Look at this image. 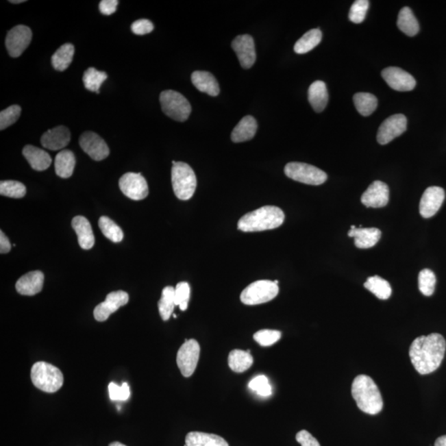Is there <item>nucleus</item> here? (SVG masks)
Returning a JSON list of instances; mask_svg holds the SVG:
<instances>
[{"label":"nucleus","mask_w":446,"mask_h":446,"mask_svg":"<svg viewBox=\"0 0 446 446\" xmlns=\"http://www.w3.org/2000/svg\"><path fill=\"white\" fill-rule=\"evenodd\" d=\"M131 29L136 35L143 36L151 33L154 29V25L150 20L139 19L132 24Z\"/></svg>","instance_id":"obj_46"},{"label":"nucleus","mask_w":446,"mask_h":446,"mask_svg":"<svg viewBox=\"0 0 446 446\" xmlns=\"http://www.w3.org/2000/svg\"><path fill=\"white\" fill-rule=\"evenodd\" d=\"M160 102L164 114L175 121H186L191 114L190 102L179 92L171 90L163 91L160 96Z\"/></svg>","instance_id":"obj_6"},{"label":"nucleus","mask_w":446,"mask_h":446,"mask_svg":"<svg viewBox=\"0 0 446 446\" xmlns=\"http://www.w3.org/2000/svg\"><path fill=\"white\" fill-rule=\"evenodd\" d=\"M280 288L275 281L258 280L244 289L240 301L246 305H259L270 302L278 295Z\"/></svg>","instance_id":"obj_7"},{"label":"nucleus","mask_w":446,"mask_h":446,"mask_svg":"<svg viewBox=\"0 0 446 446\" xmlns=\"http://www.w3.org/2000/svg\"><path fill=\"white\" fill-rule=\"evenodd\" d=\"M348 235L355 239L356 247L369 249L375 247L379 243L382 232L380 229L375 227L362 228L351 226Z\"/></svg>","instance_id":"obj_21"},{"label":"nucleus","mask_w":446,"mask_h":446,"mask_svg":"<svg viewBox=\"0 0 446 446\" xmlns=\"http://www.w3.org/2000/svg\"><path fill=\"white\" fill-rule=\"evenodd\" d=\"M284 214L275 206H264L248 212L239 220L237 227L244 232H256L278 228L284 223Z\"/></svg>","instance_id":"obj_3"},{"label":"nucleus","mask_w":446,"mask_h":446,"mask_svg":"<svg viewBox=\"0 0 446 446\" xmlns=\"http://www.w3.org/2000/svg\"><path fill=\"white\" fill-rule=\"evenodd\" d=\"M200 345L195 339L186 340L177 353V365L186 377L192 376L198 365Z\"/></svg>","instance_id":"obj_9"},{"label":"nucleus","mask_w":446,"mask_h":446,"mask_svg":"<svg viewBox=\"0 0 446 446\" xmlns=\"http://www.w3.org/2000/svg\"><path fill=\"white\" fill-rule=\"evenodd\" d=\"M11 251V244L9 238L2 231L0 232V253L7 254Z\"/></svg>","instance_id":"obj_49"},{"label":"nucleus","mask_w":446,"mask_h":446,"mask_svg":"<svg viewBox=\"0 0 446 446\" xmlns=\"http://www.w3.org/2000/svg\"><path fill=\"white\" fill-rule=\"evenodd\" d=\"M119 188L127 198L132 200H143L149 194L146 179L140 173H127L119 179Z\"/></svg>","instance_id":"obj_10"},{"label":"nucleus","mask_w":446,"mask_h":446,"mask_svg":"<svg viewBox=\"0 0 446 446\" xmlns=\"http://www.w3.org/2000/svg\"><path fill=\"white\" fill-rule=\"evenodd\" d=\"M79 146L96 162L106 159L110 151L104 140L93 132H84L79 138Z\"/></svg>","instance_id":"obj_13"},{"label":"nucleus","mask_w":446,"mask_h":446,"mask_svg":"<svg viewBox=\"0 0 446 446\" xmlns=\"http://www.w3.org/2000/svg\"><path fill=\"white\" fill-rule=\"evenodd\" d=\"M26 187L23 184L14 180H5L0 183V195L9 198L22 199L26 195Z\"/></svg>","instance_id":"obj_38"},{"label":"nucleus","mask_w":446,"mask_h":446,"mask_svg":"<svg viewBox=\"0 0 446 446\" xmlns=\"http://www.w3.org/2000/svg\"><path fill=\"white\" fill-rule=\"evenodd\" d=\"M175 306V288L167 286L163 289L158 302L160 315L163 321L170 319Z\"/></svg>","instance_id":"obj_34"},{"label":"nucleus","mask_w":446,"mask_h":446,"mask_svg":"<svg viewBox=\"0 0 446 446\" xmlns=\"http://www.w3.org/2000/svg\"><path fill=\"white\" fill-rule=\"evenodd\" d=\"M443 188L437 186L429 187L425 190L420 201V214L424 219L432 218L439 211L445 200Z\"/></svg>","instance_id":"obj_17"},{"label":"nucleus","mask_w":446,"mask_h":446,"mask_svg":"<svg viewBox=\"0 0 446 446\" xmlns=\"http://www.w3.org/2000/svg\"><path fill=\"white\" fill-rule=\"evenodd\" d=\"M397 24L399 29L409 37L417 35L420 30L419 21L408 7H404L400 10Z\"/></svg>","instance_id":"obj_30"},{"label":"nucleus","mask_w":446,"mask_h":446,"mask_svg":"<svg viewBox=\"0 0 446 446\" xmlns=\"http://www.w3.org/2000/svg\"><path fill=\"white\" fill-rule=\"evenodd\" d=\"M75 54V47L71 43L64 44L51 56V65L58 71H64L70 66Z\"/></svg>","instance_id":"obj_31"},{"label":"nucleus","mask_w":446,"mask_h":446,"mask_svg":"<svg viewBox=\"0 0 446 446\" xmlns=\"http://www.w3.org/2000/svg\"><path fill=\"white\" fill-rule=\"evenodd\" d=\"M71 226L78 236L79 247L84 250H90L95 246V239L88 220L83 216H76L72 219Z\"/></svg>","instance_id":"obj_22"},{"label":"nucleus","mask_w":446,"mask_h":446,"mask_svg":"<svg viewBox=\"0 0 446 446\" xmlns=\"http://www.w3.org/2000/svg\"><path fill=\"white\" fill-rule=\"evenodd\" d=\"M436 278L434 272L429 269L421 271L419 275V286L425 296H432L435 292Z\"/></svg>","instance_id":"obj_39"},{"label":"nucleus","mask_w":446,"mask_h":446,"mask_svg":"<svg viewBox=\"0 0 446 446\" xmlns=\"http://www.w3.org/2000/svg\"><path fill=\"white\" fill-rule=\"evenodd\" d=\"M75 163L73 152L70 150L60 151L55 160V174L63 179L70 178L73 175Z\"/></svg>","instance_id":"obj_27"},{"label":"nucleus","mask_w":446,"mask_h":446,"mask_svg":"<svg viewBox=\"0 0 446 446\" xmlns=\"http://www.w3.org/2000/svg\"><path fill=\"white\" fill-rule=\"evenodd\" d=\"M190 299V286L187 282H180L175 287V305L186 311Z\"/></svg>","instance_id":"obj_44"},{"label":"nucleus","mask_w":446,"mask_h":446,"mask_svg":"<svg viewBox=\"0 0 446 446\" xmlns=\"http://www.w3.org/2000/svg\"><path fill=\"white\" fill-rule=\"evenodd\" d=\"M171 182L173 190L180 200L190 199L197 188V178L193 169L184 162H172Z\"/></svg>","instance_id":"obj_5"},{"label":"nucleus","mask_w":446,"mask_h":446,"mask_svg":"<svg viewBox=\"0 0 446 446\" xmlns=\"http://www.w3.org/2000/svg\"><path fill=\"white\" fill-rule=\"evenodd\" d=\"M353 100L357 111L364 116L371 115L377 106V99L372 94L357 93L354 95Z\"/></svg>","instance_id":"obj_35"},{"label":"nucleus","mask_w":446,"mask_h":446,"mask_svg":"<svg viewBox=\"0 0 446 446\" xmlns=\"http://www.w3.org/2000/svg\"><path fill=\"white\" fill-rule=\"evenodd\" d=\"M108 392L112 401H127L131 395L130 388L127 383L119 386L112 382L108 385Z\"/></svg>","instance_id":"obj_45"},{"label":"nucleus","mask_w":446,"mask_h":446,"mask_svg":"<svg viewBox=\"0 0 446 446\" xmlns=\"http://www.w3.org/2000/svg\"><path fill=\"white\" fill-rule=\"evenodd\" d=\"M435 446H446V436H442L436 441Z\"/></svg>","instance_id":"obj_50"},{"label":"nucleus","mask_w":446,"mask_h":446,"mask_svg":"<svg viewBox=\"0 0 446 446\" xmlns=\"http://www.w3.org/2000/svg\"><path fill=\"white\" fill-rule=\"evenodd\" d=\"M232 47L244 69H250L254 65L256 61V52L254 39L251 36H237L232 42Z\"/></svg>","instance_id":"obj_15"},{"label":"nucleus","mask_w":446,"mask_h":446,"mask_svg":"<svg viewBox=\"0 0 446 446\" xmlns=\"http://www.w3.org/2000/svg\"><path fill=\"white\" fill-rule=\"evenodd\" d=\"M31 380L36 388L45 393H55L64 384L63 373L53 364L39 361L31 369Z\"/></svg>","instance_id":"obj_4"},{"label":"nucleus","mask_w":446,"mask_h":446,"mask_svg":"<svg viewBox=\"0 0 446 446\" xmlns=\"http://www.w3.org/2000/svg\"><path fill=\"white\" fill-rule=\"evenodd\" d=\"M23 155L31 167L37 171H46L52 162L51 156L46 151L32 145H27L23 149Z\"/></svg>","instance_id":"obj_23"},{"label":"nucleus","mask_w":446,"mask_h":446,"mask_svg":"<svg viewBox=\"0 0 446 446\" xmlns=\"http://www.w3.org/2000/svg\"><path fill=\"white\" fill-rule=\"evenodd\" d=\"M321 39H323V34L320 29L316 28L308 31L295 43V51L297 54L308 53L319 45Z\"/></svg>","instance_id":"obj_33"},{"label":"nucleus","mask_w":446,"mask_h":446,"mask_svg":"<svg viewBox=\"0 0 446 446\" xmlns=\"http://www.w3.org/2000/svg\"><path fill=\"white\" fill-rule=\"evenodd\" d=\"M21 107L12 106L1 111L0 112V130H5L7 127L17 122L20 114H21Z\"/></svg>","instance_id":"obj_40"},{"label":"nucleus","mask_w":446,"mask_h":446,"mask_svg":"<svg viewBox=\"0 0 446 446\" xmlns=\"http://www.w3.org/2000/svg\"><path fill=\"white\" fill-rule=\"evenodd\" d=\"M249 388L261 397H270L272 388L267 376L258 375L252 379L248 384Z\"/></svg>","instance_id":"obj_41"},{"label":"nucleus","mask_w":446,"mask_h":446,"mask_svg":"<svg viewBox=\"0 0 446 446\" xmlns=\"http://www.w3.org/2000/svg\"><path fill=\"white\" fill-rule=\"evenodd\" d=\"M107 79L108 75L106 72L99 71L95 68L90 67L84 73L83 83L86 90L99 94L100 86Z\"/></svg>","instance_id":"obj_36"},{"label":"nucleus","mask_w":446,"mask_h":446,"mask_svg":"<svg viewBox=\"0 0 446 446\" xmlns=\"http://www.w3.org/2000/svg\"><path fill=\"white\" fill-rule=\"evenodd\" d=\"M408 120L404 114H395L389 116L381 124L377 131V143L388 144L407 130Z\"/></svg>","instance_id":"obj_12"},{"label":"nucleus","mask_w":446,"mask_h":446,"mask_svg":"<svg viewBox=\"0 0 446 446\" xmlns=\"http://www.w3.org/2000/svg\"><path fill=\"white\" fill-rule=\"evenodd\" d=\"M382 77L393 90L397 91H411L416 87V79L407 71L399 67H388L382 71Z\"/></svg>","instance_id":"obj_16"},{"label":"nucleus","mask_w":446,"mask_h":446,"mask_svg":"<svg viewBox=\"0 0 446 446\" xmlns=\"http://www.w3.org/2000/svg\"><path fill=\"white\" fill-rule=\"evenodd\" d=\"M129 302V295L122 290L108 293L104 302L96 306L94 317L98 321H106L112 313Z\"/></svg>","instance_id":"obj_14"},{"label":"nucleus","mask_w":446,"mask_h":446,"mask_svg":"<svg viewBox=\"0 0 446 446\" xmlns=\"http://www.w3.org/2000/svg\"><path fill=\"white\" fill-rule=\"evenodd\" d=\"M284 173L288 178L310 186H320L327 179V175L323 171L306 163H288L284 168Z\"/></svg>","instance_id":"obj_8"},{"label":"nucleus","mask_w":446,"mask_h":446,"mask_svg":"<svg viewBox=\"0 0 446 446\" xmlns=\"http://www.w3.org/2000/svg\"><path fill=\"white\" fill-rule=\"evenodd\" d=\"M33 33L29 27L18 25L8 33L5 46L12 58H17L23 53L32 41Z\"/></svg>","instance_id":"obj_11"},{"label":"nucleus","mask_w":446,"mask_h":446,"mask_svg":"<svg viewBox=\"0 0 446 446\" xmlns=\"http://www.w3.org/2000/svg\"><path fill=\"white\" fill-rule=\"evenodd\" d=\"M329 99L327 86L323 82L317 80L308 88V101L317 112H323Z\"/></svg>","instance_id":"obj_26"},{"label":"nucleus","mask_w":446,"mask_h":446,"mask_svg":"<svg viewBox=\"0 0 446 446\" xmlns=\"http://www.w3.org/2000/svg\"><path fill=\"white\" fill-rule=\"evenodd\" d=\"M351 393L361 411L369 415H376L383 409L381 393L371 377L364 375L357 376L352 383Z\"/></svg>","instance_id":"obj_2"},{"label":"nucleus","mask_w":446,"mask_h":446,"mask_svg":"<svg viewBox=\"0 0 446 446\" xmlns=\"http://www.w3.org/2000/svg\"><path fill=\"white\" fill-rule=\"evenodd\" d=\"M369 7L368 0H357L349 10V19L354 23H362L367 16Z\"/></svg>","instance_id":"obj_43"},{"label":"nucleus","mask_w":446,"mask_h":446,"mask_svg":"<svg viewBox=\"0 0 446 446\" xmlns=\"http://www.w3.org/2000/svg\"><path fill=\"white\" fill-rule=\"evenodd\" d=\"M99 227L103 234L112 243H118L123 239V232L114 221L103 216L99 220Z\"/></svg>","instance_id":"obj_37"},{"label":"nucleus","mask_w":446,"mask_h":446,"mask_svg":"<svg viewBox=\"0 0 446 446\" xmlns=\"http://www.w3.org/2000/svg\"><path fill=\"white\" fill-rule=\"evenodd\" d=\"M193 84L201 92L215 97L220 93L218 80L210 72L195 71L191 75Z\"/></svg>","instance_id":"obj_24"},{"label":"nucleus","mask_w":446,"mask_h":446,"mask_svg":"<svg viewBox=\"0 0 446 446\" xmlns=\"http://www.w3.org/2000/svg\"><path fill=\"white\" fill-rule=\"evenodd\" d=\"M364 286L375 295L377 299L382 300L388 299L392 295V288L391 284L387 280L381 278V277L375 275L369 277Z\"/></svg>","instance_id":"obj_32"},{"label":"nucleus","mask_w":446,"mask_h":446,"mask_svg":"<svg viewBox=\"0 0 446 446\" xmlns=\"http://www.w3.org/2000/svg\"><path fill=\"white\" fill-rule=\"evenodd\" d=\"M388 201L389 188L380 180L373 182L361 197V202L367 208H384Z\"/></svg>","instance_id":"obj_18"},{"label":"nucleus","mask_w":446,"mask_h":446,"mask_svg":"<svg viewBox=\"0 0 446 446\" xmlns=\"http://www.w3.org/2000/svg\"><path fill=\"white\" fill-rule=\"evenodd\" d=\"M254 362L250 351H243V349H233L229 354L228 365L232 371L243 373L247 371L251 367Z\"/></svg>","instance_id":"obj_29"},{"label":"nucleus","mask_w":446,"mask_h":446,"mask_svg":"<svg viewBox=\"0 0 446 446\" xmlns=\"http://www.w3.org/2000/svg\"><path fill=\"white\" fill-rule=\"evenodd\" d=\"M445 349L444 337L438 333H432L414 340L409 349V356L414 368L420 375H429L441 367Z\"/></svg>","instance_id":"obj_1"},{"label":"nucleus","mask_w":446,"mask_h":446,"mask_svg":"<svg viewBox=\"0 0 446 446\" xmlns=\"http://www.w3.org/2000/svg\"><path fill=\"white\" fill-rule=\"evenodd\" d=\"M282 336V333L280 331L276 330H268V329H264V330H260L255 333L254 340L257 343L261 345V347H271V345H274L279 341Z\"/></svg>","instance_id":"obj_42"},{"label":"nucleus","mask_w":446,"mask_h":446,"mask_svg":"<svg viewBox=\"0 0 446 446\" xmlns=\"http://www.w3.org/2000/svg\"><path fill=\"white\" fill-rule=\"evenodd\" d=\"M108 446H127V445L120 443V442L115 441V442H112V443L110 444V445Z\"/></svg>","instance_id":"obj_51"},{"label":"nucleus","mask_w":446,"mask_h":446,"mask_svg":"<svg viewBox=\"0 0 446 446\" xmlns=\"http://www.w3.org/2000/svg\"><path fill=\"white\" fill-rule=\"evenodd\" d=\"M119 3L118 0H103L99 3V10L103 15L110 16L115 13Z\"/></svg>","instance_id":"obj_48"},{"label":"nucleus","mask_w":446,"mask_h":446,"mask_svg":"<svg viewBox=\"0 0 446 446\" xmlns=\"http://www.w3.org/2000/svg\"><path fill=\"white\" fill-rule=\"evenodd\" d=\"M25 2V0H11V3H21Z\"/></svg>","instance_id":"obj_52"},{"label":"nucleus","mask_w":446,"mask_h":446,"mask_svg":"<svg viewBox=\"0 0 446 446\" xmlns=\"http://www.w3.org/2000/svg\"><path fill=\"white\" fill-rule=\"evenodd\" d=\"M256 120L251 115L244 116L234 127L231 135L233 143H239L247 142L254 138L257 132Z\"/></svg>","instance_id":"obj_25"},{"label":"nucleus","mask_w":446,"mask_h":446,"mask_svg":"<svg viewBox=\"0 0 446 446\" xmlns=\"http://www.w3.org/2000/svg\"><path fill=\"white\" fill-rule=\"evenodd\" d=\"M71 142V132L66 127L59 126L48 130L42 136L41 144L51 151H59Z\"/></svg>","instance_id":"obj_19"},{"label":"nucleus","mask_w":446,"mask_h":446,"mask_svg":"<svg viewBox=\"0 0 446 446\" xmlns=\"http://www.w3.org/2000/svg\"><path fill=\"white\" fill-rule=\"evenodd\" d=\"M187 446H229L227 442L218 435L204 432H193L186 438Z\"/></svg>","instance_id":"obj_28"},{"label":"nucleus","mask_w":446,"mask_h":446,"mask_svg":"<svg viewBox=\"0 0 446 446\" xmlns=\"http://www.w3.org/2000/svg\"><path fill=\"white\" fill-rule=\"evenodd\" d=\"M43 284V273L39 271H31L17 281L16 289L21 295L34 296L42 290Z\"/></svg>","instance_id":"obj_20"},{"label":"nucleus","mask_w":446,"mask_h":446,"mask_svg":"<svg viewBox=\"0 0 446 446\" xmlns=\"http://www.w3.org/2000/svg\"><path fill=\"white\" fill-rule=\"evenodd\" d=\"M296 440L302 446H321L316 438L305 430L297 434Z\"/></svg>","instance_id":"obj_47"}]
</instances>
